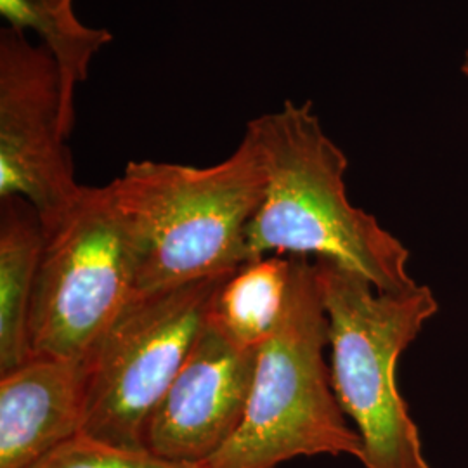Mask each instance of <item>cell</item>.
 <instances>
[{"label":"cell","instance_id":"6da1fadb","mask_svg":"<svg viewBox=\"0 0 468 468\" xmlns=\"http://www.w3.org/2000/svg\"><path fill=\"white\" fill-rule=\"evenodd\" d=\"M262 151L268 185L247 228L249 262L274 255L328 259L367 276L380 293L415 288L410 251L346 189L349 160L321 127L311 101H284L247 129Z\"/></svg>","mask_w":468,"mask_h":468},{"label":"cell","instance_id":"7a4b0ae2","mask_svg":"<svg viewBox=\"0 0 468 468\" xmlns=\"http://www.w3.org/2000/svg\"><path fill=\"white\" fill-rule=\"evenodd\" d=\"M268 170L255 137L210 167L129 162L112 181L137 250V293L229 274L249 262L247 228Z\"/></svg>","mask_w":468,"mask_h":468},{"label":"cell","instance_id":"3957f363","mask_svg":"<svg viewBox=\"0 0 468 468\" xmlns=\"http://www.w3.org/2000/svg\"><path fill=\"white\" fill-rule=\"evenodd\" d=\"M283 311L259 347L250 399L228 444L201 468H278L299 456H363V441L336 401L328 316L316 262L290 255Z\"/></svg>","mask_w":468,"mask_h":468},{"label":"cell","instance_id":"277c9868","mask_svg":"<svg viewBox=\"0 0 468 468\" xmlns=\"http://www.w3.org/2000/svg\"><path fill=\"white\" fill-rule=\"evenodd\" d=\"M328 336L332 387L363 441L365 468H432L398 387V361L439 303L429 286L380 293L367 276L316 259Z\"/></svg>","mask_w":468,"mask_h":468},{"label":"cell","instance_id":"5b68a950","mask_svg":"<svg viewBox=\"0 0 468 468\" xmlns=\"http://www.w3.org/2000/svg\"><path fill=\"white\" fill-rule=\"evenodd\" d=\"M137 250L112 186H84L46 233L28 336L32 356L85 361L137 295Z\"/></svg>","mask_w":468,"mask_h":468},{"label":"cell","instance_id":"8992f818","mask_svg":"<svg viewBox=\"0 0 468 468\" xmlns=\"http://www.w3.org/2000/svg\"><path fill=\"white\" fill-rule=\"evenodd\" d=\"M234 272L137 293L127 303L87 359L80 434L115 448L146 450L151 417Z\"/></svg>","mask_w":468,"mask_h":468},{"label":"cell","instance_id":"52a82bcc","mask_svg":"<svg viewBox=\"0 0 468 468\" xmlns=\"http://www.w3.org/2000/svg\"><path fill=\"white\" fill-rule=\"evenodd\" d=\"M59 69L42 44L9 27L0 32V200L19 197L44 231L67 216L84 186L75 177Z\"/></svg>","mask_w":468,"mask_h":468},{"label":"cell","instance_id":"ba28073f","mask_svg":"<svg viewBox=\"0 0 468 468\" xmlns=\"http://www.w3.org/2000/svg\"><path fill=\"white\" fill-rule=\"evenodd\" d=\"M257 357L259 347L234 340L210 314L151 417L146 450L191 465L218 454L243 420Z\"/></svg>","mask_w":468,"mask_h":468},{"label":"cell","instance_id":"9c48e42d","mask_svg":"<svg viewBox=\"0 0 468 468\" xmlns=\"http://www.w3.org/2000/svg\"><path fill=\"white\" fill-rule=\"evenodd\" d=\"M89 361L32 356L0 375V468H30L82 432Z\"/></svg>","mask_w":468,"mask_h":468},{"label":"cell","instance_id":"30bf717a","mask_svg":"<svg viewBox=\"0 0 468 468\" xmlns=\"http://www.w3.org/2000/svg\"><path fill=\"white\" fill-rule=\"evenodd\" d=\"M46 231L19 197L0 200V375L32 357L28 324Z\"/></svg>","mask_w":468,"mask_h":468},{"label":"cell","instance_id":"8fae6325","mask_svg":"<svg viewBox=\"0 0 468 468\" xmlns=\"http://www.w3.org/2000/svg\"><path fill=\"white\" fill-rule=\"evenodd\" d=\"M0 16L9 28L35 34L54 58L63 87L65 110L77 122L75 96L89 79L90 65L113 35L85 25L75 11V0H0Z\"/></svg>","mask_w":468,"mask_h":468},{"label":"cell","instance_id":"7c38bea8","mask_svg":"<svg viewBox=\"0 0 468 468\" xmlns=\"http://www.w3.org/2000/svg\"><path fill=\"white\" fill-rule=\"evenodd\" d=\"M290 268L283 255L247 262L220 290L212 316L239 344L261 347L283 311Z\"/></svg>","mask_w":468,"mask_h":468},{"label":"cell","instance_id":"4fadbf2b","mask_svg":"<svg viewBox=\"0 0 468 468\" xmlns=\"http://www.w3.org/2000/svg\"><path fill=\"white\" fill-rule=\"evenodd\" d=\"M30 468H201L168 462L146 450H123L96 439L75 435Z\"/></svg>","mask_w":468,"mask_h":468},{"label":"cell","instance_id":"5bb4252c","mask_svg":"<svg viewBox=\"0 0 468 468\" xmlns=\"http://www.w3.org/2000/svg\"><path fill=\"white\" fill-rule=\"evenodd\" d=\"M462 71L468 77V50L465 52V58H463V63H462Z\"/></svg>","mask_w":468,"mask_h":468}]
</instances>
